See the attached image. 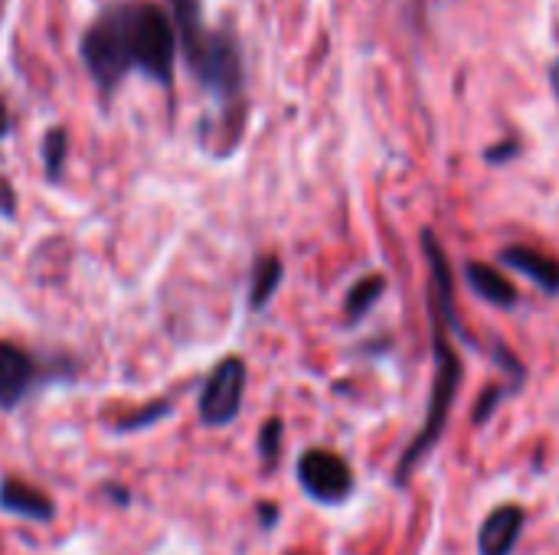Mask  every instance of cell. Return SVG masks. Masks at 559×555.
Returning <instances> with one entry per match:
<instances>
[{"label": "cell", "instance_id": "1", "mask_svg": "<svg viewBox=\"0 0 559 555\" xmlns=\"http://www.w3.org/2000/svg\"><path fill=\"white\" fill-rule=\"evenodd\" d=\"M177 43L183 46L187 65L200 75L203 88L216 101H229L242 92V56L229 33H213L203 26L197 0H170Z\"/></svg>", "mask_w": 559, "mask_h": 555}, {"label": "cell", "instance_id": "2", "mask_svg": "<svg viewBox=\"0 0 559 555\" xmlns=\"http://www.w3.org/2000/svg\"><path fill=\"white\" fill-rule=\"evenodd\" d=\"M131 69H141L144 75L157 79L160 85H170L174 62H177V29L174 20L151 0H134L118 7Z\"/></svg>", "mask_w": 559, "mask_h": 555}, {"label": "cell", "instance_id": "3", "mask_svg": "<svg viewBox=\"0 0 559 555\" xmlns=\"http://www.w3.org/2000/svg\"><path fill=\"white\" fill-rule=\"evenodd\" d=\"M459 383H462V363H459V353L449 347L445 321L436 314V383H432V399H429L426 425L419 429L413 445L403 451V461L396 468V484H406V478L419 468V461L439 445V438H442V432L449 425L452 402L459 396Z\"/></svg>", "mask_w": 559, "mask_h": 555}, {"label": "cell", "instance_id": "4", "mask_svg": "<svg viewBox=\"0 0 559 555\" xmlns=\"http://www.w3.org/2000/svg\"><path fill=\"white\" fill-rule=\"evenodd\" d=\"M82 62H85V69L92 72V79L98 82L102 92H115L118 82L128 75L131 56H128V43H124L118 10H108L105 16H98L85 29V36H82Z\"/></svg>", "mask_w": 559, "mask_h": 555}, {"label": "cell", "instance_id": "5", "mask_svg": "<svg viewBox=\"0 0 559 555\" xmlns=\"http://www.w3.org/2000/svg\"><path fill=\"white\" fill-rule=\"evenodd\" d=\"M242 393H246V363L239 357H226L210 379L203 383L200 393V419L213 429L229 425L239 409H242Z\"/></svg>", "mask_w": 559, "mask_h": 555}, {"label": "cell", "instance_id": "6", "mask_svg": "<svg viewBox=\"0 0 559 555\" xmlns=\"http://www.w3.org/2000/svg\"><path fill=\"white\" fill-rule=\"evenodd\" d=\"M298 481L308 497L318 504H344L354 494V471L350 464L324 448H311L298 461Z\"/></svg>", "mask_w": 559, "mask_h": 555}, {"label": "cell", "instance_id": "7", "mask_svg": "<svg viewBox=\"0 0 559 555\" xmlns=\"http://www.w3.org/2000/svg\"><path fill=\"white\" fill-rule=\"evenodd\" d=\"M36 379V363L26 350L0 340V409H16Z\"/></svg>", "mask_w": 559, "mask_h": 555}, {"label": "cell", "instance_id": "8", "mask_svg": "<svg viewBox=\"0 0 559 555\" xmlns=\"http://www.w3.org/2000/svg\"><path fill=\"white\" fill-rule=\"evenodd\" d=\"M524 510L508 504V507H498L478 530V553L481 555H511L518 550V540L524 533Z\"/></svg>", "mask_w": 559, "mask_h": 555}, {"label": "cell", "instance_id": "9", "mask_svg": "<svg viewBox=\"0 0 559 555\" xmlns=\"http://www.w3.org/2000/svg\"><path fill=\"white\" fill-rule=\"evenodd\" d=\"M0 507L16 517H29V520H52V514H56L52 500L39 487L16 481V478L0 481Z\"/></svg>", "mask_w": 559, "mask_h": 555}, {"label": "cell", "instance_id": "10", "mask_svg": "<svg viewBox=\"0 0 559 555\" xmlns=\"http://www.w3.org/2000/svg\"><path fill=\"white\" fill-rule=\"evenodd\" d=\"M501 262L527 278H534L547 294H557L559 291V262L537 252V249H524V245H514L501 255Z\"/></svg>", "mask_w": 559, "mask_h": 555}, {"label": "cell", "instance_id": "11", "mask_svg": "<svg viewBox=\"0 0 559 555\" xmlns=\"http://www.w3.org/2000/svg\"><path fill=\"white\" fill-rule=\"evenodd\" d=\"M465 278H468V285H472L485 301H491V304H498V307H511V304H518V291H514V285H511L498 268L481 265V262H472V265L465 268Z\"/></svg>", "mask_w": 559, "mask_h": 555}, {"label": "cell", "instance_id": "12", "mask_svg": "<svg viewBox=\"0 0 559 555\" xmlns=\"http://www.w3.org/2000/svg\"><path fill=\"white\" fill-rule=\"evenodd\" d=\"M278 281H282V262H278L275 255L259 258V262H255V272H252V288H249V304H252V311H262V307L272 301Z\"/></svg>", "mask_w": 559, "mask_h": 555}, {"label": "cell", "instance_id": "13", "mask_svg": "<svg viewBox=\"0 0 559 555\" xmlns=\"http://www.w3.org/2000/svg\"><path fill=\"white\" fill-rule=\"evenodd\" d=\"M380 294H383V278H380V275L364 278L360 285H354V291H350V298H347V317H350V321L364 317V314L373 307V301H377Z\"/></svg>", "mask_w": 559, "mask_h": 555}, {"label": "cell", "instance_id": "14", "mask_svg": "<svg viewBox=\"0 0 559 555\" xmlns=\"http://www.w3.org/2000/svg\"><path fill=\"white\" fill-rule=\"evenodd\" d=\"M66 147H69L66 131L62 128H49L46 137H43V160H46V177L49 180H59L62 160H66Z\"/></svg>", "mask_w": 559, "mask_h": 555}, {"label": "cell", "instance_id": "15", "mask_svg": "<svg viewBox=\"0 0 559 555\" xmlns=\"http://www.w3.org/2000/svg\"><path fill=\"white\" fill-rule=\"evenodd\" d=\"M259 448H262V458H265V464L272 468V464L278 461V451H282V422H278V419H269V422L262 425Z\"/></svg>", "mask_w": 559, "mask_h": 555}, {"label": "cell", "instance_id": "16", "mask_svg": "<svg viewBox=\"0 0 559 555\" xmlns=\"http://www.w3.org/2000/svg\"><path fill=\"white\" fill-rule=\"evenodd\" d=\"M167 412H170V402H154V406H147L141 415H128V419H121V422H118V432H138V429H144V425H151V422L164 419Z\"/></svg>", "mask_w": 559, "mask_h": 555}, {"label": "cell", "instance_id": "17", "mask_svg": "<svg viewBox=\"0 0 559 555\" xmlns=\"http://www.w3.org/2000/svg\"><path fill=\"white\" fill-rule=\"evenodd\" d=\"M13 190H10V183L7 180H0V213L3 216H13Z\"/></svg>", "mask_w": 559, "mask_h": 555}, {"label": "cell", "instance_id": "18", "mask_svg": "<svg viewBox=\"0 0 559 555\" xmlns=\"http://www.w3.org/2000/svg\"><path fill=\"white\" fill-rule=\"evenodd\" d=\"M7 128H10V118H7V105L0 101V141H3V134H7Z\"/></svg>", "mask_w": 559, "mask_h": 555}]
</instances>
